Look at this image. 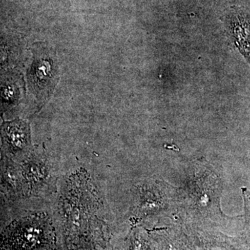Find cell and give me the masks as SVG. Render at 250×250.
Listing matches in <instances>:
<instances>
[{
    "instance_id": "cell-3",
    "label": "cell",
    "mask_w": 250,
    "mask_h": 250,
    "mask_svg": "<svg viewBox=\"0 0 250 250\" xmlns=\"http://www.w3.org/2000/svg\"><path fill=\"white\" fill-rule=\"evenodd\" d=\"M2 136L11 154H22L30 146L29 126L25 122L21 120L5 123L3 126Z\"/></svg>"
},
{
    "instance_id": "cell-1",
    "label": "cell",
    "mask_w": 250,
    "mask_h": 250,
    "mask_svg": "<svg viewBox=\"0 0 250 250\" xmlns=\"http://www.w3.org/2000/svg\"><path fill=\"white\" fill-rule=\"evenodd\" d=\"M3 246L4 250H57L48 215L34 213L12 222L5 230Z\"/></svg>"
},
{
    "instance_id": "cell-2",
    "label": "cell",
    "mask_w": 250,
    "mask_h": 250,
    "mask_svg": "<svg viewBox=\"0 0 250 250\" xmlns=\"http://www.w3.org/2000/svg\"><path fill=\"white\" fill-rule=\"evenodd\" d=\"M16 175H21L17 188L24 187L26 191H36L42 187L47 177V168L45 163L40 157L30 155L24 160L21 169L10 168Z\"/></svg>"
},
{
    "instance_id": "cell-4",
    "label": "cell",
    "mask_w": 250,
    "mask_h": 250,
    "mask_svg": "<svg viewBox=\"0 0 250 250\" xmlns=\"http://www.w3.org/2000/svg\"><path fill=\"white\" fill-rule=\"evenodd\" d=\"M232 36L241 53L250 63V19L238 14L231 20Z\"/></svg>"
}]
</instances>
